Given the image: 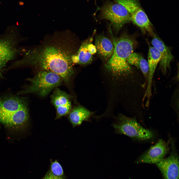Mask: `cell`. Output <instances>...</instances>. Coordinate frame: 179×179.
Instances as JSON below:
<instances>
[{"mask_svg":"<svg viewBox=\"0 0 179 179\" xmlns=\"http://www.w3.org/2000/svg\"><path fill=\"white\" fill-rule=\"evenodd\" d=\"M71 40L67 32L55 33L40 45L23 51L22 58L13 66H32L39 71L53 72L68 85L75 73L72 57L75 53Z\"/></svg>","mask_w":179,"mask_h":179,"instance_id":"1","label":"cell"},{"mask_svg":"<svg viewBox=\"0 0 179 179\" xmlns=\"http://www.w3.org/2000/svg\"><path fill=\"white\" fill-rule=\"evenodd\" d=\"M113 39L114 52L105 64V67L114 76H126L132 72V68L127 63V60L133 52L134 42L127 36Z\"/></svg>","mask_w":179,"mask_h":179,"instance_id":"2","label":"cell"},{"mask_svg":"<svg viewBox=\"0 0 179 179\" xmlns=\"http://www.w3.org/2000/svg\"><path fill=\"white\" fill-rule=\"evenodd\" d=\"M27 80L30 82V84L19 94L33 93L42 97L47 96L63 82L58 74L46 71H39L33 77Z\"/></svg>","mask_w":179,"mask_h":179,"instance_id":"3","label":"cell"},{"mask_svg":"<svg viewBox=\"0 0 179 179\" xmlns=\"http://www.w3.org/2000/svg\"><path fill=\"white\" fill-rule=\"evenodd\" d=\"M116 119V121L112 125L116 134H124L141 140L151 139L154 136L153 132L143 127L135 118L129 117L119 114Z\"/></svg>","mask_w":179,"mask_h":179,"instance_id":"4","label":"cell"},{"mask_svg":"<svg viewBox=\"0 0 179 179\" xmlns=\"http://www.w3.org/2000/svg\"><path fill=\"white\" fill-rule=\"evenodd\" d=\"M102 18L109 20L117 31L131 21L130 15L122 5L116 2L106 4L101 9Z\"/></svg>","mask_w":179,"mask_h":179,"instance_id":"5","label":"cell"},{"mask_svg":"<svg viewBox=\"0 0 179 179\" xmlns=\"http://www.w3.org/2000/svg\"><path fill=\"white\" fill-rule=\"evenodd\" d=\"M16 36L14 32H11L0 36V77H2L1 71L6 64L22 51L17 47Z\"/></svg>","mask_w":179,"mask_h":179,"instance_id":"6","label":"cell"},{"mask_svg":"<svg viewBox=\"0 0 179 179\" xmlns=\"http://www.w3.org/2000/svg\"><path fill=\"white\" fill-rule=\"evenodd\" d=\"M29 118L28 107L11 114L0 115V123L15 132L22 131L28 125Z\"/></svg>","mask_w":179,"mask_h":179,"instance_id":"7","label":"cell"},{"mask_svg":"<svg viewBox=\"0 0 179 179\" xmlns=\"http://www.w3.org/2000/svg\"><path fill=\"white\" fill-rule=\"evenodd\" d=\"M171 147L170 155L156 164L161 171L163 179H179L178 156L173 144Z\"/></svg>","mask_w":179,"mask_h":179,"instance_id":"8","label":"cell"},{"mask_svg":"<svg viewBox=\"0 0 179 179\" xmlns=\"http://www.w3.org/2000/svg\"><path fill=\"white\" fill-rule=\"evenodd\" d=\"M166 142L159 139L154 145L141 155L136 161L137 163L156 164L164 159L169 150Z\"/></svg>","mask_w":179,"mask_h":179,"instance_id":"9","label":"cell"},{"mask_svg":"<svg viewBox=\"0 0 179 179\" xmlns=\"http://www.w3.org/2000/svg\"><path fill=\"white\" fill-rule=\"evenodd\" d=\"M71 96L58 88L54 89L50 96L51 102L56 111L55 120L68 114L72 109Z\"/></svg>","mask_w":179,"mask_h":179,"instance_id":"10","label":"cell"},{"mask_svg":"<svg viewBox=\"0 0 179 179\" xmlns=\"http://www.w3.org/2000/svg\"><path fill=\"white\" fill-rule=\"evenodd\" d=\"M97 52L94 45L92 43V38L86 40L81 43L77 52L72 57L73 64L85 65L90 63L93 56Z\"/></svg>","mask_w":179,"mask_h":179,"instance_id":"11","label":"cell"},{"mask_svg":"<svg viewBox=\"0 0 179 179\" xmlns=\"http://www.w3.org/2000/svg\"><path fill=\"white\" fill-rule=\"evenodd\" d=\"M147 62L149 72L147 85L144 98L146 97L149 100L152 95V85L153 79L155 70L161 59V56L159 51L153 46L149 47L148 55Z\"/></svg>","mask_w":179,"mask_h":179,"instance_id":"12","label":"cell"},{"mask_svg":"<svg viewBox=\"0 0 179 179\" xmlns=\"http://www.w3.org/2000/svg\"><path fill=\"white\" fill-rule=\"evenodd\" d=\"M27 107V101L24 98L9 96L0 98V115L11 114Z\"/></svg>","mask_w":179,"mask_h":179,"instance_id":"13","label":"cell"},{"mask_svg":"<svg viewBox=\"0 0 179 179\" xmlns=\"http://www.w3.org/2000/svg\"><path fill=\"white\" fill-rule=\"evenodd\" d=\"M152 46L159 52L161 56L160 67L163 73L166 74L173 57L169 48L157 35L154 34L151 41Z\"/></svg>","mask_w":179,"mask_h":179,"instance_id":"14","label":"cell"},{"mask_svg":"<svg viewBox=\"0 0 179 179\" xmlns=\"http://www.w3.org/2000/svg\"><path fill=\"white\" fill-rule=\"evenodd\" d=\"M94 112L88 110L81 105L75 106L68 114V119L73 128L80 125L84 121H90Z\"/></svg>","mask_w":179,"mask_h":179,"instance_id":"15","label":"cell"},{"mask_svg":"<svg viewBox=\"0 0 179 179\" xmlns=\"http://www.w3.org/2000/svg\"><path fill=\"white\" fill-rule=\"evenodd\" d=\"M113 44L108 38L102 35L96 36L95 46L98 53L104 60L106 62L112 55L114 50Z\"/></svg>","mask_w":179,"mask_h":179,"instance_id":"16","label":"cell"},{"mask_svg":"<svg viewBox=\"0 0 179 179\" xmlns=\"http://www.w3.org/2000/svg\"><path fill=\"white\" fill-rule=\"evenodd\" d=\"M127 61L130 65L134 66L139 69L145 80L147 81L149 72L148 63L142 55L133 52L128 58Z\"/></svg>","mask_w":179,"mask_h":179,"instance_id":"17","label":"cell"},{"mask_svg":"<svg viewBox=\"0 0 179 179\" xmlns=\"http://www.w3.org/2000/svg\"><path fill=\"white\" fill-rule=\"evenodd\" d=\"M62 167L57 160L51 161L49 169L42 179H65Z\"/></svg>","mask_w":179,"mask_h":179,"instance_id":"18","label":"cell"}]
</instances>
